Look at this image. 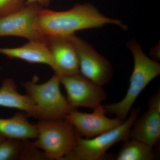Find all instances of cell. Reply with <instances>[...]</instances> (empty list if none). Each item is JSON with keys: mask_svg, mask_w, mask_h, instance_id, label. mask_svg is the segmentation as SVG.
Listing matches in <instances>:
<instances>
[{"mask_svg": "<svg viewBox=\"0 0 160 160\" xmlns=\"http://www.w3.org/2000/svg\"><path fill=\"white\" fill-rule=\"evenodd\" d=\"M26 0H0V18L22 9Z\"/></svg>", "mask_w": 160, "mask_h": 160, "instance_id": "obj_17", "label": "cell"}, {"mask_svg": "<svg viewBox=\"0 0 160 160\" xmlns=\"http://www.w3.org/2000/svg\"><path fill=\"white\" fill-rule=\"evenodd\" d=\"M59 77L54 74L45 82L38 84L36 80L23 83L26 94L34 103L40 120L64 118L74 109L60 90Z\"/></svg>", "mask_w": 160, "mask_h": 160, "instance_id": "obj_4", "label": "cell"}, {"mask_svg": "<svg viewBox=\"0 0 160 160\" xmlns=\"http://www.w3.org/2000/svg\"><path fill=\"white\" fill-rule=\"evenodd\" d=\"M0 54L30 63L45 64L50 67L52 65L46 40L29 41L22 46L14 48H0Z\"/></svg>", "mask_w": 160, "mask_h": 160, "instance_id": "obj_12", "label": "cell"}, {"mask_svg": "<svg viewBox=\"0 0 160 160\" xmlns=\"http://www.w3.org/2000/svg\"><path fill=\"white\" fill-rule=\"evenodd\" d=\"M26 140L6 138L0 143V160L40 159L42 152Z\"/></svg>", "mask_w": 160, "mask_h": 160, "instance_id": "obj_15", "label": "cell"}, {"mask_svg": "<svg viewBox=\"0 0 160 160\" xmlns=\"http://www.w3.org/2000/svg\"><path fill=\"white\" fill-rule=\"evenodd\" d=\"M160 92L158 90L148 103L147 111L137 119L129 133L130 138L153 147L160 138Z\"/></svg>", "mask_w": 160, "mask_h": 160, "instance_id": "obj_11", "label": "cell"}, {"mask_svg": "<svg viewBox=\"0 0 160 160\" xmlns=\"http://www.w3.org/2000/svg\"><path fill=\"white\" fill-rule=\"evenodd\" d=\"M69 37L77 52L80 73L100 86L109 82L112 75V66L109 61L81 38L75 34Z\"/></svg>", "mask_w": 160, "mask_h": 160, "instance_id": "obj_6", "label": "cell"}, {"mask_svg": "<svg viewBox=\"0 0 160 160\" xmlns=\"http://www.w3.org/2000/svg\"><path fill=\"white\" fill-rule=\"evenodd\" d=\"M26 113L19 112L12 118H0V134L6 138L23 141L36 138L37 128L29 122Z\"/></svg>", "mask_w": 160, "mask_h": 160, "instance_id": "obj_14", "label": "cell"}, {"mask_svg": "<svg viewBox=\"0 0 160 160\" xmlns=\"http://www.w3.org/2000/svg\"><path fill=\"white\" fill-rule=\"evenodd\" d=\"M106 112L104 106L101 105L91 113L73 109L64 118L71 123L80 136L89 139L114 129L124 122L117 117H107Z\"/></svg>", "mask_w": 160, "mask_h": 160, "instance_id": "obj_9", "label": "cell"}, {"mask_svg": "<svg viewBox=\"0 0 160 160\" xmlns=\"http://www.w3.org/2000/svg\"><path fill=\"white\" fill-rule=\"evenodd\" d=\"M6 139V138L3 136L2 134H0V143L2 142L4 140Z\"/></svg>", "mask_w": 160, "mask_h": 160, "instance_id": "obj_19", "label": "cell"}, {"mask_svg": "<svg viewBox=\"0 0 160 160\" xmlns=\"http://www.w3.org/2000/svg\"><path fill=\"white\" fill-rule=\"evenodd\" d=\"M36 126L38 137L32 144L50 160H63L73 150L80 136L65 118L40 120Z\"/></svg>", "mask_w": 160, "mask_h": 160, "instance_id": "obj_3", "label": "cell"}, {"mask_svg": "<svg viewBox=\"0 0 160 160\" xmlns=\"http://www.w3.org/2000/svg\"><path fill=\"white\" fill-rule=\"evenodd\" d=\"M0 106L19 109L29 116L37 117L34 103L28 95L18 92L16 84L11 78L4 80L0 87Z\"/></svg>", "mask_w": 160, "mask_h": 160, "instance_id": "obj_13", "label": "cell"}, {"mask_svg": "<svg viewBox=\"0 0 160 160\" xmlns=\"http://www.w3.org/2000/svg\"><path fill=\"white\" fill-rule=\"evenodd\" d=\"M128 46L134 62L129 88L125 96L119 102L103 106L107 112L115 115L123 121L127 118L142 92L160 73L159 63L147 56L137 42L130 41Z\"/></svg>", "mask_w": 160, "mask_h": 160, "instance_id": "obj_2", "label": "cell"}, {"mask_svg": "<svg viewBox=\"0 0 160 160\" xmlns=\"http://www.w3.org/2000/svg\"><path fill=\"white\" fill-rule=\"evenodd\" d=\"M67 93V100L72 108L83 107L93 109L106 99L102 86L83 76L80 72L60 78Z\"/></svg>", "mask_w": 160, "mask_h": 160, "instance_id": "obj_7", "label": "cell"}, {"mask_svg": "<svg viewBox=\"0 0 160 160\" xmlns=\"http://www.w3.org/2000/svg\"><path fill=\"white\" fill-rule=\"evenodd\" d=\"M42 7L35 4L26 5L22 9L0 18V37H18L28 41H45L47 37L35 28L37 14Z\"/></svg>", "mask_w": 160, "mask_h": 160, "instance_id": "obj_8", "label": "cell"}, {"mask_svg": "<svg viewBox=\"0 0 160 160\" xmlns=\"http://www.w3.org/2000/svg\"><path fill=\"white\" fill-rule=\"evenodd\" d=\"M50 2L51 0H26V5L35 4L44 8L49 6Z\"/></svg>", "mask_w": 160, "mask_h": 160, "instance_id": "obj_18", "label": "cell"}, {"mask_svg": "<svg viewBox=\"0 0 160 160\" xmlns=\"http://www.w3.org/2000/svg\"><path fill=\"white\" fill-rule=\"evenodd\" d=\"M46 42L55 74L60 78L80 72L77 52L69 36L47 37Z\"/></svg>", "mask_w": 160, "mask_h": 160, "instance_id": "obj_10", "label": "cell"}, {"mask_svg": "<svg viewBox=\"0 0 160 160\" xmlns=\"http://www.w3.org/2000/svg\"><path fill=\"white\" fill-rule=\"evenodd\" d=\"M141 109V107L132 109L129 116L121 125L109 131L91 138H83L79 136L73 150L63 160H102L111 146L130 139V130Z\"/></svg>", "mask_w": 160, "mask_h": 160, "instance_id": "obj_5", "label": "cell"}, {"mask_svg": "<svg viewBox=\"0 0 160 160\" xmlns=\"http://www.w3.org/2000/svg\"><path fill=\"white\" fill-rule=\"evenodd\" d=\"M108 24L127 29L122 21L107 17L91 4H77L69 10L56 11L42 8L35 20V28L44 36L67 37L76 32Z\"/></svg>", "mask_w": 160, "mask_h": 160, "instance_id": "obj_1", "label": "cell"}, {"mask_svg": "<svg viewBox=\"0 0 160 160\" xmlns=\"http://www.w3.org/2000/svg\"><path fill=\"white\" fill-rule=\"evenodd\" d=\"M124 141L116 160H153L156 158L152 147L134 139Z\"/></svg>", "mask_w": 160, "mask_h": 160, "instance_id": "obj_16", "label": "cell"}]
</instances>
